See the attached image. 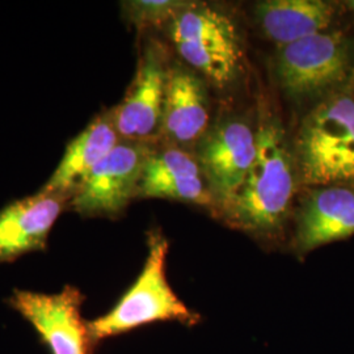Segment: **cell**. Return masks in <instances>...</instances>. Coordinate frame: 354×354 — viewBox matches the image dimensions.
<instances>
[{
  "instance_id": "7",
  "label": "cell",
  "mask_w": 354,
  "mask_h": 354,
  "mask_svg": "<svg viewBox=\"0 0 354 354\" xmlns=\"http://www.w3.org/2000/svg\"><path fill=\"white\" fill-rule=\"evenodd\" d=\"M152 145L120 140L93 167L71 196L68 206L82 216L114 218L122 214L137 197L143 165Z\"/></svg>"
},
{
  "instance_id": "11",
  "label": "cell",
  "mask_w": 354,
  "mask_h": 354,
  "mask_svg": "<svg viewBox=\"0 0 354 354\" xmlns=\"http://www.w3.org/2000/svg\"><path fill=\"white\" fill-rule=\"evenodd\" d=\"M291 248L299 257L354 235V187L310 188L294 216Z\"/></svg>"
},
{
  "instance_id": "6",
  "label": "cell",
  "mask_w": 354,
  "mask_h": 354,
  "mask_svg": "<svg viewBox=\"0 0 354 354\" xmlns=\"http://www.w3.org/2000/svg\"><path fill=\"white\" fill-rule=\"evenodd\" d=\"M169 70L165 45L153 38L147 39L125 97L112 109L120 140L151 145L160 140Z\"/></svg>"
},
{
  "instance_id": "1",
  "label": "cell",
  "mask_w": 354,
  "mask_h": 354,
  "mask_svg": "<svg viewBox=\"0 0 354 354\" xmlns=\"http://www.w3.org/2000/svg\"><path fill=\"white\" fill-rule=\"evenodd\" d=\"M257 151L239 189L216 213L228 226L263 243L282 241L299 177L292 146L277 112L261 102Z\"/></svg>"
},
{
  "instance_id": "4",
  "label": "cell",
  "mask_w": 354,
  "mask_h": 354,
  "mask_svg": "<svg viewBox=\"0 0 354 354\" xmlns=\"http://www.w3.org/2000/svg\"><path fill=\"white\" fill-rule=\"evenodd\" d=\"M168 35L183 64L215 87L226 88L241 75L243 42L238 26L227 13L190 1L168 24Z\"/></svg>"
},
{
  "instance_id": "16",
  "label": "cell",
  "mask_w": 354,
  "mask_h": 354,
  "mask_svg": "<svg viewBox=\"0 0 354 354\" xmlns=\"http://www.w3.org/2000/svg\"><path fill=\"white\" fill-rule=\"evenodd\" d=\"M190 1L183 0H136L124 3L125 17L138 29L168 26Z\"/></svg>"
},
{
  "instance_id": "14",
  "label": "cell",
  "mask_w": 354,
  "mask_h": 354,
  "mask_svg": "<svg viewBox=\"0 0 354 354\" xmlns=\"http://www.w3.org/2000/svg\"><path fill=\"white\" fill-rule=\"evenodd\" d=\"M120 140L112 109L97 114L88 127L68 143L61 163L42 190L71 198L93 167L100 163Z\"/></svg>"
},
{
  "instance_id": "5",
  "label": "cell",
  "mask_w": 354,
  "mask_h": 354,
  "mask_svg": "<svg viewBox=\"0 0 354 354\" xmlns=\"http://www.w3.org/2000/svg\"><path fill=\"white\" fill-rule=\"evenodd\" d=\"M352 45L342 32H323L281 46L273 74L281 92L294 102L324 100L352 75Z\"/></svg>"
},
{
  "instance_id": "3",
  "label": "cell",
  "mask_w": 354,
  "mask_h": 354,
  "mask_svg": "<svg viewBox=\"0 0 354 354\" xmlns=\"http://www.w3.org/2000/svg\"><path fill=\"white\" fill-rule=\"evenodd\" d=\"M149 254L138 279L105 315L87 323L92 344L156 322L194 326L200 315L172 290L165 274L168 241L155 230L149 234Z\"/></svg>"
},
{
  "instance_id": "13",
  "label": "cell",
  "mask_w": 354,
  "mask_h": 354,
  "mask_svg": "<svg viewBox=\"0 0 354 354\" xmlns=\"http://www.w3.org/2000/svg\"><path fill=\"white\" fill-rule=\"evenodd\" d=\"M70 198L41 189L0 212V263L45 248L48 236Z\"/></svg>"
},
{
  "instance_id": "17",
  "label": "cell",
  "mask_w": 354,
  "mask_h": 354,
  "mask_svg": "<svg viewBox=\"0 0 354 354\" xmlns=\"http://www.w3.org/2000/svg\"><path fill=\"white\" fill-rule=\"evenodd\" d=\"M348 6H349V8H351V10L354 12V0L349 1V3H348Z\"/></svg>"
},
{
  "instance_id": "2",
  "label": "cell",
  "mask_w": 354,
  "mask_h": 354,
  "mask_svg": "<svg viewBox=\"0 0 354 354\" xmlns=\"http://www.w3.org/2000/svg\"><path fill=\"white\" fill-rule=\"evenodd\" d=\"M299 184L354 187V96L337 91L317 102L292 145Z\"/></svg>"
},
{
  "instance_id": "8",
  "label": "cell",
  "mask_w": 354,
  "mask_h": 354,
  "mask_svg": "<svg viewBox=\"0 0 354 354\" xmlns=\"http://www.w3.org/2000/svg\"><path fill=\"white\" fill-rule=\"evenodd\" d=\"M256 151V129L239 115L216 121L196 145L194 155L213 193L216 212L239 189Z\"/></svg>"
},
{
  "instance_id": "15",
  "label": "cell",
  "mask_w": 354,
  "mask_h": 354,
  "mask_svg": "<svg viewBox=\"0 0 354 354\" xmlns=\"http://www.w3.org/2000/svg\"><path fill=\"white\" fill-rule=\"evenodd\" d=\"M333 17V6L323 0H266L254 4L257 26L279 48L327 32Z\"/></svg>"
},
{
  "instance_id": "9",
  "label": "cell",
  "mask_w": 354,
  "mask_h": 354,
  "mask_svg": "<svg viewBox=\"0 0 354 354\" xmlns=\"http://www.w3.org/2000/svg\"><path fill=\"white\" fill-rule=\"evenodd\" d=\"M83 294L66 286L57 294L15 290L10 304L26 317L53 354H89L87 324L80 308Z\"/></svg>"
},
{
  "instance_id": "10",
  "label": "cell",
  "mask_w": 354,
  "mask_h": 354,
  "mask_svg": "<svg viewBox=\"0 0 354 354\" xmlns=\"http://www.w3.org/2000/svg\"><path fill=\"white\" fill-rule=\"evenodd\" d=\"M137 197L194 203L215 209V200L194 152L153 143L138 184Z\"/></svg>"
},
{
  "instance_id": "12",
  "label": "cell",
  "mask_w": 354,
  "mask_h": 354,
  "mask_svg": "<svg viewBox=\"0 0 354 354\" xmlns=\"http://www.w3.org/2000/svg\"><path fill=\"white\" fill-rule=\"evenodd\" d=\"M210 127L206 82L185 64H171L160 140L181 149L196 147Z\"/></svg>"
}]
</instances>
